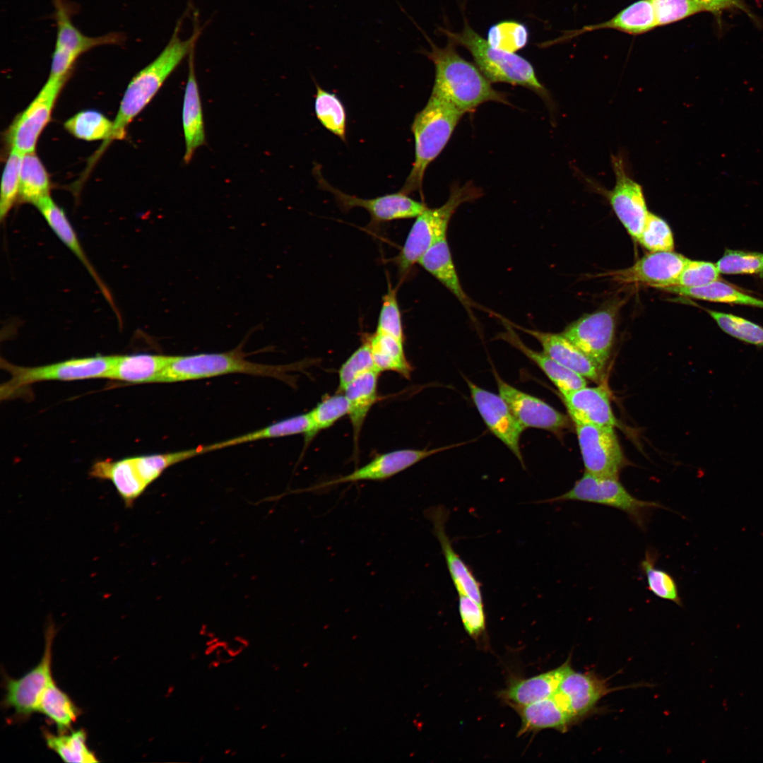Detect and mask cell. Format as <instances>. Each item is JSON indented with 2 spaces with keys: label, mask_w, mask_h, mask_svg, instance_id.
I'll return each mask as SVG.
<instances>
[{
  "label": "cell",
  "mask_w": 763,
  "mask_h": 763,
  "mask_svg": "<svg viewBox=\"0 0 763 763\" xmlns=\"http://www.w3.org/2000/svg\"><path fill=\"white\" fill-rule=\"evenodd\" d=\"M424 53L433 62L435 75L432 93L446 100L465 114L487 102L508 104L506 95L494 89L478 68L462 58L453 42L439 47L429 40Z\"/></svg>",
  "instance_id": "obj_1"
},
{
  "label": "cell",
  "mask_w": 763,
  "mask_h": 763,
  "mask_svg": "<svg viewBox=\"0 0 763 763\" xmlns=\"http://www.w3.org/2000/svg\"><path fill=\"white\" fill-rule=\"evenodd\" d=\"M180 22L177 24L169 42L160 54L131 80L121 101L114 121L112 140L124 138L128 125L150 102L165 80L187 55L194 49L200 34L199 27L187 40L179 37Z\"/></svg>",
  "instance_id": "obj_2"
},
{
  "label": "cell",
  "mask_w": 763,
  "mask_h": 763,
  "mask_svg": "<svg viewBox=\"0 0 763 763\" xmlns=\"http://www.w3.org/2000/svg\"><path fill=\"white\" fill-rule=\"evenodd\" d=\"M464 114L444 98L431 93L412 124L415 159L401 191L408 195L417 191L422 194L427 167L444 148Z\"/></svg>",
  "instance_id": "obj_3"
},
{
  "label": "cell",
  "mask_w": 763,
  "mask_h": 763,
  "mask_svg": "<svg viewBox=\"0 0 763 763\" xmlns=\"http://www.w3.org/2000/svg\"><path fill=\"white\" fill-rule=\"evenodd\" d=\"M226 353L172 355L158 383H172L211 378L229 374H246L269 377L290 383L287 373L299 369V365H271L246 360L239 349Z\"/></svg>",
  "instance_id": "obj_4"
},
{
  "label": "cell",
  "mask_w": 763,
  "mask_h": 763,
  "mask_svg": "<svg viewBox=\"0 0 763 763\" xmlns=\"http://www.w3.org/2000/svg\"><path fill=\"white\" fill-rule=\"evenodd\" d=\"M208 445L184 451L129 457L119 461H97L90 471L92 478L110 480L127 507L167 468L203 453Z\"/></svg>",
  "instance_id": "obj_5"
},
{
  "label": "cell",
  "mask_w": 763,
  "mask_h": 763,
  "mask_svg": "<svg viewBox=\"0 0 763 763\" xmlns=\"http://www.w3.org/2000/svg\"><path fill=\"white\" fill-rule=\"evenodd\" d=\"M449 41L466 48L476 66L491 83H507L526 88L546 101L548 90L538 81L532 65L514 52L492 46L467 24L459 32H444Z\"/></svg>",
  "instance_id": "obj_6"
},
{
  "label": "cell",
  "mask_w": 763,
  "mask_h": 763,
  "mask_svg": "<svg viewBox=\"0 0 763 763\" xmlns=\"http://www.w3.org/2000/svg\"><path fill=\"white\" fill-rule=\"evenodd\" d=\"M481 196L480 189L471 182L463 186H453L446 203L437 208H427L416 217L402 249L394 259L401 277L418 264L431 247L446 238L449 221L457 208Z\"/></svg>",
  "instance_id": "obj_7"
},
{
  "label": "cell",
  "mask_w": 763,
  "mask_h": 763,
  "mask_svg": "<svg viewBox=\"0 0 763 763\" xmlns=\"http://www.w3.org/2000/svg\"><path fill=\"white\" fill-rule=\"evenodd\" d=\"M115 357L96 355L73 358L37 367L18 366L1 360V367L8 372L11 377L1 385V399L11 398L23 388L40 382L108 379Z\"/></svg>",
  "instance_id": "obj_8"
},
{
  "label": "cell",
  "mask_w": 763,
  "mask_h": 763,
  "mask_svg": "<svg viewBox=\"0 0 763 763\" xmlns=\"http://www.w3.org/2000/svg\"><path fill=\"white\" fill-rule=\"evenodd\" d=\"M57 35L49 77L66 81L77 59L90 49L105 45H123L124 33L112 32L90 37L81 32L72 23L73 6L67 0H51Z\"/></svg>",
  "instance_id": "obj_9"
},
{
  "label": "cell",
  "mask_w": 763,
  "mask_h": 763,
  "mask_svg": "<svg viewBox=\"0 0 763 763\" xmlns=\"http://www.w3.org/2000/svg\"><path fill=\"white\" fill-rule=\"evenodd\" d=\"M578 501L601 504L625 512L633 523L644 529L650 511L665 508L658 502L639 499L631 495L618 478L600 477L584 472L572 487L560 496L541 502Z\"/></svg>",
  "instance_id": "obj_10"
},
{
  "label": "cell",
  "mask_w": 763,
  "mask_h": 763,
  "mask_svg": "<svg viewBox=\"0 0 763 763\" xmlns=\"http://www.w3.org/2000/svg\"><path fill=\"white\" fill-rule=\"evenodd\" d=\"M574 425L585 472L600 477L618 478L628 461L615 427Z\"/></svg>",
  "instance_id": "obj_11"
},
{
  "label": "cell",
  "mask_w": 763,
  "mask_h": 763,
  "mask_svg": "<svg viewBox=\"0 0 763 763\" xmlns=\"http://www.w3.org/2000/svg\"><path fill=\"white\" fill-rule=\"evenodd\" d=\"M64 80L48 77L35 99L14 120L7 137L11 150L21 155L35 152L40 135L50 120Z\"/></svg>",
  "instance_id": "obj_12"
},
{
  "label": "cell",
  "mask_w": 763,
  "mask_h": 763,
  "mask_svg": "<svg viewBox=\"0 0 763 763\" xmlns=\"http://www.w3.org/2000/svg\"><path fill=\"white\" fill-rule=\"evenodd\" d=\"M610 160L615 182L604 192L620 221L638 241L649 214L643 188L629 175L622 154L612 155Z\"/></svg>",
  "instance_id": "obj_13"
},
{
  "label": "cell",
  "mask_w": 763,
  "mask_h": 763,
  "mask_svg": "<svg viewBox=\"0 0 763 763\" xmlns=\"http://www.w3.org/2000/svg\"><path fill=\"white\" fill-rule=\"evenodd\" d=\"M313 172L319 187L333 194L341 209L348 211L353 208H364L370 215L373 223L416 218L427 208L424 203L411 199L401 191L372 199H362L348 194L327 182L321 175L318 165L315 166Z\"/></svg>",
  "instance_id": "obj_14"
},
{
  "label": "cell",
  "mask_w": 763,
  "mask_h": 763,
  "mask_svg": "<svg viewBox=\"0 0 763 763\" xmlns=\"http://www.w3.org/2000/svg\"><path fill=\"white\" fill-rule=\"evenodd\" d=\"M615 333V312L607 308L580 317L561 333L604 370L610 357Z\"/></svg>",
  "instance_id": "obj_15"
},
{
  "label": "cell",
  "mask_w": 763,
  "mask_h": 763,
  "mask_svg": "<svg viewBox=\"0 0 763 763\" xmlns=\"http://www.w3.org/2000/svg\"><path fill=\"white\" fill-rule=\"evenodd\" d=\"M54 634V625L50 623L46 630L45 651L40 662L20 678L6 679L3 703L19 716L25 717L37 711L41 695L52 680V647Z\"/></svg>",
  "instance_id": "obj_16"
},
{
  "label": "cell",
  "mask_w": 763,
  "mask_h": 763,
  "mask_svg": "<svg viewBox=\"0 0 763 763\" xmlns=\"http://www.w3.org/2000/svg\"><path fill=\"white\" fill-rule=\"evenodd\" d=\"M464 444L466 443L462 442L432 449H403L384 453L377 455L369 462L347 475L300 490V491L311 492L347 483L384 480L403 472L433 454Z\"/></svg>",
  "instance_id": "obj_17"
},
{
  "label": "cell",
  "mask_w": 763,
  "mask_h": 763,
  "mask_svg": "<svg viewBox=\"0 0 763 763\" xmlns=\"http://www.w3.org/2000/svg\"><path fill=\"white\" fill-rule=\"evenodd\" d=\"M466 382L473 403L488 429L524 466L519 441L525 428L499 394L482 389L468 379Z\"/></svg>",
  "instance_id": "obj_18"
},
{
  "label": "cell",
  "mask_w": 763,
  "mask_h": 763,
  "mask_svg": "<svg viewBox=\"0 0 763 763\" xmlns=\"http://www.w3.org/2000/svg\"><path fill=\"white\" fill-rule=\"evenodd\" d=\"M615 690L606 680L595 673L576 672L572 668L553 697L575 724L592 713L602 697Z\"/></svg>",
  "instance_id": "obj_19"
},
{
  "label": "cell",
  "mask_w": 763,
  "mask_h": 763,
  "mask_svg": "<svg viewBox=\"0 0 763 763\" xmlns=\"http://www.w3.org/2000/svg\"><path fill=\"white\" fill-rule=\"evenodd\" d=\"M499 395L524 427L560 432L570 427L569 416L559 412L541 399L525 393L502 380L495 373Z\"/></svg>",
  "instance_id": "obj_20"
},
{
  "label": "cell",
  "mask_w": 763,
  "mask_h": 763,
  "mask_svg": "<svg viewBox=\"0 0 763 763\" xmlns=\"http://www.w3.org/2000/svg\"><path fill=\"white\" fill-rule=\"evenodd\" d=\"M689 259L674 252H651L632 266L615 271L613 278L625 283H639L656 288L675 285Z\"/></svg>",
  "instance_id": "obj_21"
},
{
  "label": "cell",
  "mask_w": 763,
  "mask_h": 763,
  "mask_svg": "<svg viewBox=\"0 0 763 763\" xmlns=\"http://www.w3.org/2000/svg\"><path fill=\"white\" fill-rule=\"evenodd\" d=\"M569 416L574 424H589L616 427L617 420L611 407L610 394L606 384L584 386L560 394Z\"/></svg>",
  "instance_id": "obj_22"
},
{
  "label": "cell",
  "mask_w": 763,
  "mask_h": 763,
  "mask_svg": "<svg viewBox=\"0 0 763 763\" xmlns=\"http://www.w3.org/2000/svg\"><path fill=\"white\" fill-rule=\"evenodd\" d=\"M426 516L432 523L433 532L438 539L454 585L460 595H465L480 604L483 603L481 584L468 564L454 550L451 540L446 532L449 511L439 505L426 511Z\"/></svg>",
  "instance_id": "obj_23"
},
{
  "label": "cell",
  "mask_w": 763,
  "mask_h": 763,
  "mask_svg": "<svg viewBox=\"0 0 763 763\" xmlns=\"http://www.w3.org/2000/svg\"><path fill=\"white\" fill-rule=\"evenodd\" d=\"M511 326L533 336L541 345L543 352L562 366L584 378L601 383L603 370L562 333L529 329L509 322Z\"/></svg>",
  "instance_id": "obj_24"
},
{
  "label": "cell",
  "mask_w": 763,
  "mask_h": 763,
  "mask_svg": "<svg viewBox=\"0 0 763 763\" xmlns=\"http://www.w3.org/2000/svg\"><path fill=\"white\" fill-rule=\"evenodd\" d=\"M570 657L560 666L528 678H513L499 696L512 706L529 704L556 693L564 676L572 669Z\"/></svg>",
  "instance_id": "obj_25"
},
{
  "label": "cell",
  "mask_w": 763,
  "mask_h": 763,
  "mask_svg": "<svg viewBox=\"0 0 763 763\" xmlns=\"http://www.w3.org/2000/svg\"><path fill=\"white\" fill-rule=\"evenodd\" d=\"M194 49L189 54V71L182 106V127L185 141L184 161L188 164L197 148L205 143L201 100L194 69Z\"/></svg>",
  "instance_id": "obj_26"
},
{
  "label": "cell",
  "mask_w": 763,
  "mask_h": 763,
  "mask_svg": "<svg viewBox=\"0 0 763 763\" xmlns=\"http://www.w3.org/2000/svg\"><path fill=\"white\" fill-rule=\"evenodd\" d=\"M502 322L506 331L501 333L499 338L536 363L557 388L560 394L570 392L587 386L586 379L583 376L562 366L543 351L538 352L530 348L514 331L513 326L509 321L502 319Z\"/></svg>",
  "instance_id": "obj_27"
},
{
  "label": "cell",
  "mask_w": 763,
  "mask_h": 763,
  "mask_svg": "<svg viewBox=\"0 0 763 763\" xmlns=\"http://www.w3.org/2000/svg\"><path fill=\"white\" fill-rule=\"evenodd\" d=\"M49 226L58 238L76 256L90 273L103 295L112 306L117 313L111 294L105 283L98 276L93 266L90 262L78 240L76 232L67 218L64 211L52 199L50 196L40 201L35 206Z\"/></svg>",
  "instance_id": "obj_28"
},
{
  "label": "cell",
  "mask_w": 763,
  "mask_h": 763,
  "mask_svg": "<svg viewBox=\"0 0 763 763\" xmlns=\"http://www.w3.org/2000/svg\"><path fill=\"white\" fill-rule=\"evenodd\" d=\"M418 264L445 286L473 317L471 308L475 307V304L463 289L446 238L431 247Z\"/></svg>",
  "instance_id": "obj_29"
},
{
  "label": "cell",
  "mask_w": 763,
  "mask_h": 763,
  "mask_svg": "<svg viewBox=\"0 0 763 763\" xmlns=\"http://www.w3.org/2000/svg\"><path fill=\"white\" fill-rule=\"evenodd\" d=\"M171 357L147 353L116 355L108 379L131 384L158 383Z\"/></svg>",
  "instance_id": "obj_30"
},
{
  "label": "cell",
  "mask_w": 763,
  "mask_h": 763,
  "mask_svg": "<svg viewBox=\"0 0 763 763\" xmlns=\"http://www.w3.org/2000/svg\"><path fill=\"white\" fill-rule=\"evenodd\" d=\"M512 707L521 718V725L518 735L544 729H555L565 733L574 724L553 697Z\"/></svg>",
  "instance_id": "obj_31"
},
{
  "label": "cell",
  "mask_w": 763,
  "mask_h": 763,
  "mask_svg": "<svg viewBox=\"0 0 763 763\" xmlns=\"http://www.w3.org/2000/svg\"><path fill=\"white\" fill-rule=\"evenodd\" d=\"M379 374L377 370L367 372L350 383L343 392L348 403V415L356 446L365 420L379 399L377 387Z\"/></svg>",
  "instance_id": "obj_32"
},
{
  "label": "cell",
  "mask_w": 763,
  "mask_h": 763,
  "mask_svg": "<svg viewBox=\"0 0 763 763\" xmlns=\"http://www.w3.org/2000/svg\"><path fill=\"white\" fill-rule=\"evenodd\" d=\"M369 346L376 369L395 372L409 379L413 368L408 361L403 348V341L389 335L374 332L365 338Z\"/></svg>",
  "instance_id": "obj_33"
},
{
  "label": "cell",
  "mask_w": 763,
  "mask_h": 763,
  "mask_svg": "<svg viewBox=\"0 0 763 763\" xmlns=\"http://www.w3.org/2000/svg\"><path fill=\"white\" fill-rule=\"evenodd\" d=\"M661 290L688 297L717 302L763 308V300L745 294L723 281L716 280L699 287L670 285Z\"/></svg>",
  "instance_id": "obj_34"
},
{
  "label": "cell",
  "mask_w": 763,
  "mask_h": 763,
  "mask_svg": "<svg viewBox=\"0 0 763 763\" xmlns=\"http://www.w3.org/2000/svg\"><path fill=\"white\" fill-rule=\"evenodd\" d=\"M50 188L49 175L35 152L23 155L20 170L19 201L36 206L40 201L50 196Z\"/></svg>",
  "instance_id": "obj_35"
},
{
  "label": "cell",
  "mask_w": 763,
  "mask_h": 763,
  "mask_svg": "<svg viewBox=\"0 0 763 763\" xmlns=\"http://www.w3.org/2000/svg\"><path fill=\"white\" fill-rule=\"evenodd\" d=\"M658 26L650 0H640L629 6L610 20L588 29L613 28L631 34H641Z\"/></svg>",
  "instance_id": "obj_36"
},
{
  "label": "cell",
  "mask_w": 763,
  "mask_h": 763,
  "mask_svg": "<svg viewBox=\"0 0 763 763\" xmlns=\"http://www.w3.org/2000/svg\"><path fill=\"white\" fill-rule=\"evenodd\" d=\"M309 425V415L303 413L288 418L259 430L223 442L211 444L213 451L254 441L305 434Z\"/></svg>",
  "instance_id": "obj_37"
},
{
  "label": "cell",
  "mask_w": 763,
  "mask_h": 763,
  "mask_svg": "<svg viewBox=\"0 0 763 763\" xmlns=\"http://www.w3.org/2000/svg\"><path fill=\"white\" fill-rule=\"evenodd\" d=\"M37 711L52 720L59 733H66L79 715L78 707L53 680L41 695Z\"/></svg>",
  "instance_id": "obj_38"
},
{
  "label": "cell",
  "mask_w": 763,
  "mask_h": 763,
  "mask_svg": "<svg viewBox=\"0 0 763 763\" xmlns=\"http://www.w3.org/2000/svg\"><path fill=\"white\" fill-rule=\"evenodd\" d=\"M348 414V403L343 393L324 396L308 413L309 425L304 434L307 445L321 431L331 427L339 419Z\"/></svg>",
  "instance_id": "obj_39"
},
{
  "label": "cell",
  "mask_w": 763,
  "mask_h": 763,
  "mask_svg": "<svg viewBox=\"0 0 763 763\" xmlns=\"http://www.w3.org/2000/svg\"><path fill=\"white\" fill-rule=\"evenodd\" d=\"M314 110L317 119L329 131L346 141V112L338 97L316 83Z\"/></svg>",
  "instance_id": "obj_40"
},
{
  "label": "cell",
  "mask_w": 763,
  "mask_h": 763,
  "mask_svg": "<svg viewBox=\"0 0 763 763\" xmlns=\"http://www.w3.org/2000/svg\"><path fill=\"white\" fill-rule=\"evenodd\" d=\"M64 127L73 136L87 141L105 140L112 137L114 122L95 110L80 112L64 123Z\"/></svg>",
  "instance_id": "obj_41"
},
{
  "label": "cell",
  "mask_w": 763,
  "mask_h": 763,
  "mask_svg": "<svg viewBox=\"0 0 763 763\" xmlns=\"http://www.w3.org/2000/svg\"><path fill=\"white\" fill-rule=\"evenodd\" d=\"M44 735L48 747L66 762H97L95 753L86 745V734L83 729L72 731L70 734L59 733L56 735L45 731Z\"/></svg>",
  "instance_id": "obj_42"
},
{
  "label": "cell",
  "mask_w": 763,
  "mask_h": 763,
  "mask_svg": "<svg viewBox=\"0 0 763 763\" xmlns=\"http://www.w3.org/2000/svg\"><path fill=\"white\" fill-rule=\"evenodd\" d=\"M656 554L646 551L644 559L640 563L641 571L645 574L647 588L658 598L670 601L679 606L682 603L677 583L668 572L656 567Z\"/></svg>",
  "instance_id": "obj_43"
},
{
  "label": "cell",
  "mask_w": 763,
  "mask_h": 763,
  "mask_svg": "<svg viewBox=\"0 0 763 763\" xmlns=\"http://www.w3.org/2000/svg\"><path fill=\"white\" fill-rule=\"evenodd\" d=\"M707 311L727 334L747 343L763 347V327L736 315Z\"/></svg>",
  "instance_id": "obj_44"
},
{
  "label": "cell",
  "mask_w": 763,
  "mask_h": 763,
  "mask_svg": "<svg viewBox=\"0 0 763 763\" xmlns=\"http://www.w3.org/2000/svg\"><path fill=\"white\" fill-rule=\"evenodd\" d=\"M23 155L11 150L1 179L0 218L3 221L18 200L20 170Z\"/></svg>",
  "instance_id": "obj_45"
},
{
  "label": "cell",
  "mask_w": 763,
  "mask_h": 763,
  "mask_svg": "<svg viewBox=\"0 0 763 763\" xmlns=\"http://www.w3.org/2000/svg\"><path fill=\"white\" fill-rule=\"evenodd\" d=\"M720 273L724 274L763 275V254L726 249L716 264Z\"/></svg>",
  "instance_id": "obj_46"
},
{
  "label": "cell",
  "mask_w": 763,
  "mask_h": 763,
  "mask_svg": "<svg viewBox=\"0 0 763 763\" xmlns=\"http://www.w3.org/2000/svg\"><path fill=\"white\" fill-rule=\"evenodd\" d=\"M638 241L651 252H672L674 248L673 235L669 225L651 212H649Z\"/></svg>",
  "instance_id": "obj_47"
},
{
  "label": "cell",
  "mask_w": 763,
  "mask_h": 763,
  "mask_svg": "<svg viewBox=\"0 0 763 763\" xmlns=\"http://www.w3.org/2000/svg\"><path fill=\"white\" fill-rule=\"evenodd\" d=\"M377 370L369 345L363 341L343 363L338 371V387L337 392L343 393L347 386L363 374Z\"/></svg>",
  "instance_id": "obj_48"
},
{
  "label": "cell",
  "mask_w": 763,
  "mask_h": 763,
  "mask_svg": "<svg viewBox=\"0 0 763 763\" xmlns=\"http://www.w3.org/2000/svg\"><path fill=\"white\" fill-rule=\"evenodd\" d=\"M376 332L389 335L403 341V330L396 291L391 285L382 299Z\"/></svg>",
  "instance_id": "obj_49"
},
{
  "label": "cell",
  "mask_w": 763,
  "mask_h": 763,
  "mask_svg": "<svg viewBox=\"0 0 763 763\" xmlns=\"http://www.w3.org/2000/svg\"><path fill=\"white\" fill-rule=\"evenodd\" d=\"M653 6L658 26L683 19L704 11L695 0H650Z\"/></svg>",
  "instance_id": "obj_50"
},
{
  "label": "cell",
  "mask_w": 763,
  "mask_h": 763,
  "mask_svg": "<svg viewBox=\"0 0 763 763\" xmlns=\"http://www.w3.org/2000/svg\"><path fill=\"white\" fill-rule=\"evenodd\" d=\"M487 41L497 48L514 52L526 43V29L519 23L504 22L491 28Z\"/></svg>",
  "instance_id": "obj_51"
},
{
  "label": "cell",
  "mask_w": 763,
  "mask_h": 763,
  "mask_svg": "<svg viewBox=\"0 0 763 763\" xmlns=\"http://www.w3.org/2000/svg\"><path fill=\"white\" fill-rule=\"evenodd\" d=\"M459 610L466 632L473 639H479L486 627L483 604L477 603L467 596L459 594Z\"/></svg>",
  "instance_id": "obj_52"
},
{
  "label": "cell",
  "mask_w": 763,
  "mask_h": 763,
  "mask_svg": "<svg viewBox=\"0 0 763 763\" xmlns=\"http://www.w3.org/2000/svg\"><path fill=\"white\" fill-rule=\"evenodd\" d=\"M719 271L716 264L704 261L689 260L675 285L699 287L718 280Z\"/></svg>",
  "instance_id": "obj_53"
},
{
  "label": "cell",
  "mask_w": 763,
  "mask_h": 763,
  "mask_svg": "<svg viewBox=\"0 0 763 763\" xmlns=\"http://www.w3.org/2000/svg\"><path fill=\"white\" fill-rule=\"evenodd\" d=\"M704 11L718 12L733 6H739L743 0H695Z\"/></svg>",
  "instance_id": "obj_54"
}]
</instances>
